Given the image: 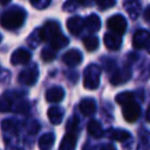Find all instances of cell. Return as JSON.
<instances>
[{
	"mask_svg": "<svg viewBox=\"0 0 150 150\" xmlns=\"http://www.w3.org/2000/svg\"><path fill=\"white\" fill-rule=\"evenodd\" d=\"M38 77H39V68L36 64H32L25 68L23 70H21V73L18 76V80L25 86H34L35 82L38 81Z\"/></svg>",
	"mask_w": 150,
	"mask_h": 150,
	"instance_id": "cell-4",
	"label": "cell"
},
{
	"mask_svg": "<svg viewBox=\"0 0 150 150\" xmlns=\"http://www.w3.org/2000/svg\"><path fill=\"white\" fill-rule=\"evenodd\" d=\"M101 68L97 64H89L83 73V87L89 90H94L100 86Z\"/></svg>",
	"mask_w": 150,
	"mask_h": 150,
	"instance_id": "cell-2",
	"label": "cell"
},
{
	"mask_svg": "<svg viewBox=\"0 0 150 150\" xmlns=\"http://www.w3.org/2000/svg\"><path fill=\"white\" fill-rule=\"evenodd\" d=\"M41 41H43V39H42V34H41V29H40V28L35 29V30L29 35V38L27 39V42H28V45H29L32 48L38 47V45H39Z\"/></svg>",
	"mask_w": 150,
	"mask_h": 150,
	"instance_id": "cell-25",
	"label": "cell"
},
{
	"mask_svg": "<svg viewBox=\"0 0 150 150\" xmlns=\"http://www.w3.org/2000/svg\"><path fill=\"white\" fill-rule=\"evenodd\" d=\"M124 7L132 19H136L141 12V5L137 0H124Z\"/></svg>",
	"mask_w": 150,
	"mask_h": 150,
	"instance_id": "cell-20",
	"label": "cell"
},
{
	"mask_svg": "<svg viewBox=\"0 0 150 150\" xmlns=\"http://www.w3.org/2000/svg\"><path fill=\"white\" fill-rule=\"evenodd\" d=\"M150 42V34L146 29H138L134 34L132 45L136 49H148Z\"/></svg>",
	"mask_w": 150,
	"mask_h": 150,
	"instance_id": "cell-7",
	"label": "cell"
},
{
	"mask_svg": "<svg viewBox=\"0 0 150 150\" xmlns=\"http://www.w3.org/2000/svg\"><path fill=\"white\" fill-rule=\"evenodd\" d=\"M100 150H116V148L112 144H104L100 148Z\"/></svg>",
	"mask_w": 150,
	"mask_h": 150,
	"instance_id": "cell-33",
	"label": "cell"
},
{
	"mask_svg": "<svg viewBox=\"0 0 150 150\" xmlns=\"http://www.w3.org/2000/svg\"><path fill=\"white\" fill-rule=\"evenodd\" d=\"M76 142H77V137L75 135V132H67L59 146V150H75L76 148Z\"/></svg>",
	"mask_w": 150,
	"mask_h": 150,
	"instance_id": "cell-16",
	"label": "cell"
},
{
	"mask_svg": "<svg viewBox=\"0 0 150 150\" xmlns=\"http://www.w3.org/2000/svg\"><path fill=\"white\" fill-rule=\"evenodd\" d=\"M49 41H50L52 47H53L54 49H56V50H57V49H61V48H63V47H66V46L68 45V42H69L68 38L64 36L62 33L56 34V35L53 36Z\"/></svg>",
	"mask_w": 150,
	"mask_h": 150,
	"instance_id": "cell-22",
	"label": "cell"
},
{
	"mask_svg": "<svg viewBox=\"0 0 150 150\" xmlns=\"http://www.w3.org/2000/svg\"><path fill=\"white\" fill-rule=\"evenodd\" d=\"M83 27V19L80 16H71L67 20V28L73 35H79Z\"/></svg>",
	"mask_w": 150,
	"mask_h": 150,
	"instance_id": "cell-15",
	"label": "cell"
},
{
	"mask_svg": "<svg viewBox=\"0 0 150 150\" xmlns=\"http://www.w3.org/2000/svg\"><path fill=\"white\" fill-rule=\"evenodd\" d=\"M79 127V118L76 116H73L69 121H68V124H67V129L69 132H74L75 129H77Z\"/></svg>",
	"mask_w": 150,
	"mask_h": 150,
	"instance_id": "cell-32",
	"label": "cell"
},
{
	"mask_svg": "<svg viewBox=\"0 0 150 150\" xmlns=\"http://www.w3.org/2000/svg\"><path fill=\"white\" fill-rule=\"evenodd\" d=\"M2 130L6 132H15L18 130V123L14 120H5L1 123Z\"/></svg>",
	"mask_w": 150,
	"mask_h": 150,
	"instance_id": "cell-28",
	"label": "cell"
},
{
	"mask_svg": "<svg viewBox=\"0 0 150 150\" xmlns=\"http://www.w3.org/2000/svg\"><path fill=\"white\" fill-rule=\"evenodd\" d=\"M108 137L118 142H125L130 138V132L124 129H112L108 131Z\"/></svg>",
	"mask_w": 150,
	"mask_h": 150,
	"instance_id": "cell-21",
	"label": "cell"
},
{
	"mask_svg": "<svg viewBox=\"0 0 150 150\" xmlns=\"http://www.w3.org/2000/svg\"><path fill=\"white\" fill-rule=\"evenodd\" d=\"M122 112H123V117L127 122H135L139 115H141V107L137 102L131 101L124 105H122Z\"/></svg>",
	"mask_w": 150,
	"mask_h": 150,
	"instance_id": "cell-6",
	"label": "cell"
},
{
	"mask_svg": "<svg viewBox=\"0 0 150 150\" xmlns=\"http://www.w3.org/2000/svg\"><path fill=\"white\" fill-rule=\"evenodd\" d=\"M104 45L110 50H118L122 46V36L115 33H107L104 35Z\"/></svg>",
	"mask_w": 150,
	"mask_h": 150,
	"instance_id": "cell-12",
	"label": "cell"
},
{
	"mask_svg": "<svg viewBox=\"0 0 150 150\" xmlns=\"http://www.w3.org/2000/svg\"><path fill=\"white\" fill-rule=\"evenodd\" d=\"M11 0H0V5H7Z\"/></svg>",
	"mask_w": 150,
	"mask_h": 150,
	"instance_id": "cell-36",
	"label": "cell"
},
{
	"mask_svg": "<svg viewBox=\"0 0 150 150\" xmlns=\"http://www.w3.org/2000/svg\"><path fill=\"white\" fill-rule=\"evenodd\" d=\"M91 1H93V0H79V2H80L81 5H83V6H89V5L91 4Z\"/></svg>",
	"mask_w": 150,
	"mask_h": 150,
	"instance_id": "cell-34",
	"label": "cell"
},
{
	"mask_svg": "<svg viewBox=\"0 0 150 150\" xmlns=\"http://www.w3.org/2000/svg\"><path fill=\"white\" fill-rule=\"evenodd\" d=\"M56 57V49H54L53 47L50 48H43L41 52V59L45 62H50Z\"/></svg>",
	"mask_w": 150,
	"mask_h": 150,
	"instance_id": "cell-27",
	"label": "cell"
},
{
	"mask_svg": "<svg viewBox=\"0 0 150 150\" xmlns=\"http://www.w3.org/2000/svg\"><path fill=\"white\" fill-rule=\"evenodd\" d=\"M131 101H135V100H134V94L130 91H124V93H120L118 95H116V102L121 105H124Z\"/></svg>",
	"mask_w": 150,
	"mask_h": 150,
	"instance_id": "cell-26",
	"label": "cell"
},
{
	"mask_svg": "<svg viewBox=\"0 0 150 150\" xmlns=\"http://www.w3.org/2000/svg\"><path fill=\"white\" fill-rule=\"evenodd\" d=\"M41 29V34H42V39L43 40H50L53 36H55L56 34L61 33V28H60V25L57 21H53V20H49L47 21Z\"/></svg>",
	"mask_w": 150,
	"mask_h": 150,
	"instance_id": "cell-8",
	"label": "cell"
},
{
	"mask_svg": "<svg viewBox=\"0 0 150 150\" xmlns=\"http://www.w3.org/2000/svg\"><path fill=\"white\" fill-rule=\"evenodd\" d=\"M64 97V90L62 87H52L46 91V100L50 103L61 102Z\"/></svg>",
	"mask_w": 150,
	"mask_h": 150,
	"instance_id": "cell-13",
	"label": "cell"
},
{
	"mask_svg": "<svg viewBox=\"0 0 150 150\" xmlns=\"http://www.w3.org/2000/svg\"><path fill=\"white\" fill-rule=\"evenodd\" d=\"M19 98L18 91H6L0 96V112L13 111L15 108V102Z\"/></svg>",
	"mask_w": 150,
	"mask_h": 150,
	"instance_id": "cell-5",
	"label": "cell"
},
{
	"mask_svg": "<svg viewBox=\"0 0 150 150\" xmlns=\"http://www.w3.org/2000/svg\"><path fill=\"white\" fill-rule=\"evenodd\" d=\"M1 40H2V36H1V34H0V42H1Z\"/></svg>",
	"mask_w": 150,
	"mask_h": 150,
	"instance_id": "cell-37",
	"label": "cell"
},
{
	"mask_svg": "<svg viewBox=\"0 0 150 150\" xmlns=\"http://www.w3.org/2000/svg\"><path fill=\"white\" fill-rule=\"evenodd\" d=\"M47 115L52 124H60L63 120L64 111L61 107H50L47 111Z\"/></svg>",
	"mask_w": 150,
	"mask_h": 150,
	"instance_id": "cell-18",
	"label": "cell"
},
{
	"mask_svg": "<svg viewBox=\"0 0 150 150\" xmlns=\"http://www.w3.org/2000/svg\"><path fill=\"white\" fill-rule=\"evenodd\" d=\"M83 46L89 52L96 50L98 48V46H100V40H98V38L96 35H89V36L83 39Z\"/></svg>",
	"mask_w": 150,
	"mask_h": 150,
	"instance_id": "cell-24",
	"label": "cell"
},
{
	"mask_svg": "<svg viewBox=\"0 0 150 150\" xmlns=\"http://www.w3.org/2000/svg\"><path fill=\"white\" fill-rule=\"evenodd\" d=\"M83 25L89 32L95 33L101 28V20L96 14H90L83 20Z\"/></svg>",
	"mask_w": 150,
	"mask_h": 150,
	"instance_id": "cell-17",
	"label": "cell"
},
{
	"mask_svg": "<svg viewBox=\"0 0 150 150\" xmlns=\"http://www.w3.org/2000/svg\"><path fill=\"white\" fill-rule=\"evenodd\" d=\"M30 5L36 9H45L49 6L52 0H29Z\"/></svg>",
	"mask_w": 150,
	"mask_h": 150,
	"instance_id": "cell-30",
	"label": "cell"
},
{
	"mask_svg": "<svg viewBox=\"0 0 150 150\" xmlns=\"http://www.w3.org/2000/svg\"><path fill=\"white\" fill-rule=\"evenodd\" d=\"M27 13L23 8L21 7H13L9 11L5 12L1 18H0V25L5 28V29H9V30H14L20 28L25 20H26Z\"/></svg>",
	"mask_w": 150,
	"mask_h": 150,
	"instance_id": "cell-1",
	"label": "cell"
},
{
	"mask_svg": "<svg viewBox=\"0 0 150 150\" xmlns=\"http://www.w3.org/2000/svg\"><path fill=\"white\" fill-rule=\"evenodd\" d=\"M149 12H150V7H146V8H145L144 18H145V21H148V22H149Z\"/></svg>",
	"mask_w": 150,
	"mask_h": 150,
	"instance_id": "cell-35",
	"label": "cell"
},
{
	"mask_svg": "<svg viewBox=\"0 0 150 150\" xmlns=\"http://www.w3.org/2000/svg\"><path fill=\"white\" fill-rule=\"evenodd\" d=\"M30 59H32L30 52H28L25 48H19V49H16V50L13 52V54L11 56V62L14 66L26 64V63H28L30 61Z\"/></svg>",
	"mask_w": 150,
	"mask_h": 150,
	"instance_id": "cell-9",
	"label": "cell"
},
{
	"mask_svg": "<svg viewBox=\"0 0 150 150\" xmlns=\"http://www.w3.org/2000/svg\"><path fill=\"white\" fill-rule=\"evenodd\" d=\"M55 142V135L53 132L43 134L39 138V148L40 150H50Z\"/></svg>",
	"mask_w": 150,
	"mask_h": 150,
	"instance_id": "cell-19",
	"label": "cell"
},
{
	"mask_svg": "<svg viewBox=\"0 0 150 150\" xmlns=\"http://www.w3.org/2000/svg\"><path fill=\"white\" fill-rule=\"evenodd\" d=\"M80 6H81V4L79 2V0H67L62 8H63V11H67V12H74Z\"/></svg>",
	"mask_w": 150,
	"mask_h": 150,
	"instance_id": "cell-29",
	"label": "cell"
},
{
	"mask_svg": "<svg viewBox=\"0 0 150 150\" xmlns=\"http://www.w3.org/2000/svg\"><path fill=\"white\" fill-rule=\"evenodd\" d=\"M62 61L69 67H75L82 62V54L77 49H69L62 56Z\"/></svg>",
	"mask_w": 150,
	"mask_h": 150,
	"instance_id": "cell-11",
	"label": "cell"
},
{
	"mask_svg": "<svg viewBox=\"0 0 150 150\" xmlns=\"http://www.w3.org/2000/svg\"><path fill=\"white\" fill-rule=\"evenodd\" d=\"M87 130H88V132H89L91 136H94V137H96V138L103 136L102 125H101V123H100L98 121H96V120H91V121L87 124Z\"/></svg>",
	"mask_w": 150,
	"mask_h": 150,
	"instance_id": "cell-23",
	"label": "cell"
},
{
	"mask_svg": "<svg viewBox=\"0 0 150 150\" xmlns=\"http://www.w3.org/2000/svg\"><path fill=\"white\" fill-rule=\"evenodd\" d=\"M96 4L98 6L100 9H108V8H111L115 6L116 4V0H96Z\"/></svg>",
	"mask_w": 150,
	"mask_h": 150,
	"instance_id": "cell-31",
	"label": "cell"
},
{
	"mask_svg": "<svg viewBox=\"0 0 150 150\" xmlns=\"http://www.w3.org/2000/svg\"><path fill=\"white\" fill-rule=\"evenodd\" d=\"M79 108H80V111L84 116H91L96 112V102L91 97H84L80 102Z\"/></svg>",
	"mask_w": 150,
	"mask_h": 150,
	"instance_id": "cell-14",
	"label": "cell"
},
{
	"mask_svg": "<svg viewBox=\"0 0 150 150\" xmlns=\"http://www.w3.org/2000/svg\"><path fill=\"white\" fill-rule=\"evenodd\" d=\"M132 73L130 70L129 67H124L122 69H118L114 73V75L111 76L110 79V83L114 84V86H120V84H123L125 82H128L131 77Z\"/></svg>",
	"mask_w": 150,
	"mask_h": 150,
	"instance_id": "cell-10",
	"label": "cell"
},
{
	"mask_svg": "<svg viewBox=\"0 0 150 150\" xmlns=\"http://www.w3.org/2000/svg\"><path fill=\"white\" fill-rule=\"evenodd\" d=\"M107 27L110 32L117 34V35H123L127 30V20L123 15L121 14H115L110 16L107 21Z\"/></svg>",
	"mask_w": 150,
	"mask_h": 150,
	"instance_id": "cell-3",
	"label": "cell"
}]
</instances>
